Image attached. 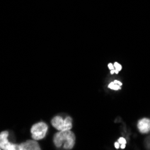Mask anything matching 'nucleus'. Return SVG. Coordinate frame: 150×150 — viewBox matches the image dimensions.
<instances>
[{"label":"nucleus","mask_w":150,"mask_h":150,"mask_svg":"<svg viewBox=\"0 0 150 150\" xmlns=\"http://www.w3.org/2000/svg\"><path fill=\"white\" fill-rule=\"evenodd\" d=\"M76 141V135L72 129L58 131L53 137L54 146L59 149L63 150H71L74 148Z\"/></svg>","instance_id":"obj_1"},{"label":"nucleus","mask_w":150,"mask_h":150,"mask_svg":"<svg viewBox=\"0 0 150 150\" xmlns=\"http://www.w3.org/2000/svg\"><path fill=\"white\" fill-rule=\"evenodd\" d=\"M50 122L51 126L58 131L69 130L73 128V120L69 116L62 117L60 115H56L51 119Z\"/></svg>","instance_id":"obj_2"},{"label":"nucleus","mask_w":150,"mask_h":150,"mask_svg":"<svg viewBox=\"0 0 150 150\" xmlns=\"http://www.w3.org/2000/svg\"><path fill=\"white\" fill-rule=\"evenodd\" d=\"M49 131V126L44 121H39L37 123L33 124L31 128V137L34 140H42Z\"/></svg>","instance_id":"obj_3"},{"label":"nucleus","mask_w":150,"mask_h":150,"mask_svg":"<svg viewBox=\"0 0 150 150\" xmlns=\"http://www.w3.org/2000/svg\"><path fill=\"white\" fill-rule=\"evenodd\" d=\"M17 144L9 140V132L7 130L0 132V148L3 150H16Z\"/></svg>","instance_id":"obj_4"},{"label":"nucleus","mask_w":150,"mask_h":150,"mask_svg":"<svg viewBox=\"0 0 150 150\" xmlns=\"http://www.w3.org/2000/svg\"><path fill=\"white\" fill-rule=\"evenodd\" d=\"M18 150H40V146L39 145L37 140L34 139H29L25 142H23L21 144H18L17 146Z\"/></svg>","instance_id":"obj_5"},{"label":"nucleus","mask_w":150,"mask_h":150,"mask_svg":"<svg viewBox=\"0 0 150 150\" xmlns=\"http://www.w3.org/2000/svg\"><path fill=\"white\" fill-rule=\"evenodd\" d=\"M138 129L141 133H147L150 131V120L147 118H143L138 122Z\"/></svg>","instance_id":"obj_6"},{"label":"nucleus","mask_w":150,"mask_h":150,"mask_svg":"<svg viewBox=\"0 0 150 150\" xmlns=\"http://www.w3.org/2000/svg\"><path fill=\"white\" fill-rule=\"evenodd\" d=\"M108 87L110 88V89H112V90H114V91H118V90H120L121 89V86H119L115 81H112V82H111L110 84H109V86H108Z\"/></svg>","instance_id":"obj_7"},{"label":"nucleus","mask_w":150,"mask_h":150,"mask_svg":"<svg viewBox=\"0 0 150 150\" xmlns=\"http://www.w3.org/2000/svg\"><path fill=\"white\" fill-rule=\"evenodd\" d=\"M113 66H114V69H115L118 72H120V71L121 70V69H122V67H121L118 62H114Z\"/></svg>","instance_id":"obj_8"},{"label":"nucleus","mask_w":150,"mask_h":150,"mask_svg":"<svg viewBox=\"0 0 150 150\" xmlns=\"http://www.w3.org/2000/svg\"><path fill=\"white\" fill-rule=\"evenodd\" d=\"M118 142L120 143V145H126V143H127V141L124 138H120L118 139Z\"/></svg>","instance_id":"obj_9"},{"label":"nucleus","mask_w":150,"mask_h":150,"mask_svg":"<svg viewBox=\"0 0 150 150\" xmlns=\"http://www.w3.org/2000/svg\"><path fill=\"white\" fill-rule=\"evenodd\" d=\"M108 67L110 69V70L112 71V70H113V69H114V66H113V64H111V63H109L108 64Z\"/></svg>","instance_id":"obj_10"},{"label":"nucleus","mask_w":150,"mask_h":150,"mask_svg":"<svg viewBox=\"0 0 150 150\" xmlns=\"http://www.w3.org/2000/svg\"><path fill=\"white\" fill-rule=\"evenodd\" d=\"M114 146H115V148H117V149H118V148H120V143H119L118 141H117V142H115V143H114Z\"/></svg>","instance_id":"obj_11"},{"label":"nucleus","mask_w":150,"mask_h":150,"mask_svg":"<svg viewBox=\"0 0 150 150\" xmlns=\"http://www.w3.org/2000/svg\"><path fill=\"white\" fill-rule=\"evenodd\" d=\"M0 149H1V148H0Z\"/></svg>","instance_id":"obj_12"}]
</instances>
